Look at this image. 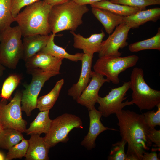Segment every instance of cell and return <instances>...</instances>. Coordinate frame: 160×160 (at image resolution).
Here are the masks:
<instances>
[{
	"instance_id": "cell-1",
	"label": "cell",
	"mask_w": 160,
	"mask_h": 160,
	"mask_svg": "<svg viewBox=\"0 0 160 160\" xmlns=\"http://www.w3.org/2000/svg\"><path fill=\"white\" fill-rule=\"evenodd\" d=\"M115 114L121 140L128 144L126 160H142L144 152L150 149L152 143L148 137L149 127L143 114L122 109Z\"/></svg>"
},
{
	"instance_id": "cell-2",
	"label": "cell",
	"mask_w": 160,
	"mask_h": 160,
	"mask_svg": "<svg viewBox=\"0 0 160 160\" xmlns=\"http://www.w3.org/2000/svg\"><path fill=\"white\" fill-rule=\"evenodd\" d=\"M52 6L43 1L27 6L14 18L23 37L36 34L48 35L50 33L48 17Z\"/></svg>"
},
{
	"instance_id": "cell-3",
	"label": "cell",
	"mask_w": 160,
	"mask_h": 160,
	"mask_svg": "<svg viewBox=\"0 0 160 160\" xmlns=\"http://www.w3.org/2000/svg\"><path fill=\"white\" fill-rule=\"evenodd\" d=\"M89 10L87 5L71 0L52 6L48 17L51 32L56 34L64 30L76 31L83 23V17Z\"/></svg>"
},
{
	"instance_id": "cell-4",
	"label": "cell",
	"mask_w": 160,
	"mask_h": 160,
	"mask_svg": "<svg viewBox=\"0 0 160 160\" xmlns=\"http://www.w3.org/2000/svg\"><path fill=\"white\" fill-rule=\"evenodd\" d=\"M22 36L18 25L10 26L0 31V63L4 66L15 69L22 59Z\"/></svg>"
},
{
	"instance_id": "cell-5",
	"label": "cell",
	"mask_w": 160,
	"mask_h": 160,
	"mask_svg": "<svg viewBox=\"0 0 160 160\" xmlns=\"http://www.w3.org/2000/svg\"><path fill=\"white\" fill-rule=\"evenodd\" d=\"M129 81L130 88L132 91L131 101L140 110H151L160 103V91L153 89L147 84L142 69L134 68Z\"/></svg>"
},
{
	"instance_id": "cell-6",
	"label": "cell",
	"mask_w": 160,
	"mask_h": 160,
	"mask_svg": "<svg viewBox=\"0 0 160 160\" xmlns=\"http://www.w3.org/2000/svg\"><path fill=\"white\" fill-rule=\"evenodd\" d=\"M138 60L139 57L135 55L124 57L105 56L99 57L93 68L94 72L105 76L110 82L117 84L119 82V74L135 66Z\"/></svg>"
},
{
	"instance_id": "cell-7",
	"label": "cell",
	"mask_w": 160,
	"mask_h": 160,
	"mask_svg": "<svg viewBox=\"0 0 160 160\" xmlns=\"http://www.w3.org/2000/svg\"><path fill=\"white\" fill-rule=\"evenodd\" d=\"M75 128H83L80 118L71 114H63L52 120L44 137L45 141L50 148L60 142L66 143L69 140L68 134Z\"/></svg>"
},
{
	"instance_id": "cell-8",
	"label": "cell",
	"mask_w": 160,
	"mask_h": 160,
	"mask_svg": "<svg viewBox=\"0 0 160 160\" xmlns=\"http://www.w3.org/2000/svg\"><path fill=\"white\" fill-rule=\"evenodd\" d=\"M22 92L17 90L8 104L6 100L0 101V121L4 129H13L25 133L27 122L22 117Z\"/></svg>"
},
{
	"instance_id": "cell-9",
	"label": "cell",
	"mask_w": 160,
	"mask_h": 160,
	"mask_svg": "<svg viewBox=\"0 0 160 160\" xmlns=\"http://www.w3.org/2000/svg\"><path fill=\"white\" fill-rule=\"evenodd\" d=\"M129 89L130 81L124 82L121 86L112 89L105 96H99L97 103L99 105L98 110L103 116L106 117L116 114L125 106L133 105L128 100L123 102L126 99L125 96Z\"/></svg>"
},
{
	"instance_id": "cell-10",
	"label": "cell",
	"mask_w": 160,
	"mask_h": 160,
	"mask_svg": "<svg viewBox=\"0 0 160 160\" xmlns=\"http://www.w3.org/2000/svg\"><path fill=\"white\" fill-rule=\"evenodd\" d=\"M56 75L53 73L43 72L32 75V79L29 84H24L25 89L22 92L21 110L28 116L36 108L38 95L45 82Z\"/></svg>"
},
{
	"instance_id": "cell-11",
	"label": "cell",
	"mask_w": 160,
	"mask_h": 160,
	"mask_svg": "<svg viewBox=\"0 0 160 160\" xmlns=\"http://www.w3.org/2000/svg\"><path fill=\"white\" fill-rule=\"evenodd\" d=\"M130 29L123 22L116 27L108 38L102 41L98 52L99 57L107 55L121 56V53L119 49L128 45L127 40Z\"/></svg>"
},
{
	"instance_id": "cell-12",
	"label": "cell",
	"mask_w": 160,
	"mask_h": 160,
	"mask_svg": "<svg viewBox=\"0 0 160 160\" xmlns=\"http://www.w3.org/2000/svg\"><path fill=\"white\" fill-rule=\"evenodd\" d=\"M63 59L40 51L25 61L27 73L31 75L43 72L59 74Z\"/></svg>"
},
{
	"instance_id": "cell-13",
	"label": "cell",
	"mask_w": 160,
	"mask_h": 160,
	"mask_svg": "<svg viewBox=\"0 0 160 160\" xmlns=\"http://www.w3.org/2000/svg\"><path fill=\"white\" fill-rule=\"evenodd\" d=\"M91 76L89 83L76 100L77 103L85 106L88 110L95 107L99 96V91L103 84L110 82L103 76L94 71H92Z\"/></svg>"
},
{
	"instance_id": "cell-14",
	"label": "cell",
	"mask_w": 160,
	"mask_h": 160,
	"mask_svg": "<svg viewBox=\"0 0 160 160\" xmlns=\"http://www.w3.org/2000/svg\"><path fill=\"white\" fill-rule=\"evenodd\" d=\"M88 111L89 119V130L87 134L81 142V144L87 149L90 150L95 147V140L101 133L108 130H118L105 127L101 121L102 114L95 107Z\"/></svg>"
},
{
	"instance_id": "cell-15",
	"label": "cell",
	"mask_w": 160,
	"mask_h": 160,
	"mask_svg": "<svg viewBox=\"0 0 160 160\" xmlns=\"http://www.w3.org/2000/svg\"><path fill=\"white\" fill-rule=\"evenodd\" d=\"M93 57V55L83 53L81 61V72L79 80L68 91V95L74 100H76L79 97L90 80Z\"/></svg>"
},
{
	"instance_id": "cell-16",
	"label": "cell",
	"mask_w": 160,
	"mask_h": 160,
	"mask_svg": "<svg viewBox=\"0 0 160 160\" xmlns=\"http://www.w3.org/2000/svg\"><path fill=\"white\" fill-rule=\"evenodd\" d=\"M70 33L73 36L74 47L82 49L84 53L91 55L98 52L103 39L105 36L102 30L100 33L92 34L87 38L79 33H76L74 31H70Z\"/></svg>"
},
{
	"instance_id": "cell-17",
	"label": "cell",
	"mask_w": 160,
	"mask_h": 160,
	"mask_svg": "<svg viewBox=\"0 0 160 160\" xmlns=\"http://www.w3.org/2000/svg\"><path fill=\"white\" fill-rule=\"evenodd\" d=\"M28 146L25 156L27 160H48L50 148L46 143L44 137L40 135H31L28 140Z\"/></svg>"
},
{
	"instance_id": "cell-18",
	"label": "cell",
	"mask_w": 160,
	"mask_h": 160,
	"mask_svg": "<svg viewBox=\"0 0 160 160\" xmlns=\"http://www.w3.org/2000/svg\"><path fill=\"white\" fill-rule=\"evenodd\" d=\"M51 35L36 34L23 37L22 59L25 62L41 51L49 41Z\"/></svg>"
},
{
	"instance_id": "cell-19",
	"label": "cell",
	"mask_w": 160,
	"mask_h": 160,
	"mask_svg": "<svg viewBox=\"0 0 160 160\" xmlns=\"http://www.w3.org/2000/svg\"><path fill=\"white\" fill-rule=\"evenodd\" d=\"M160 17V8L156 7L142 10L130 15L124 16L123 22L131 28H135L148 21L156 22Z\"/></svg>"
},
{
	"instance_id": "cell-20",
	"label": "cell",
	"mask_w": 160,
	"mask_h": 160,
	"mask_svg": "<svg viewBox=\"0 0 160 160\" xmlns=\"http://www.w3.org/2000/svg\"><path fill=\"white\" fill-rule=\"evenodd\" d=\"M92 12L103 26L106 32L111 33L115 27L123 23V16L104 9L92 7Z\"/></svg>"
},
{
	"instance_id": "cell-21",
	"label": "cell",
	"mask_w": 160,
	"mask_h": 160,
	"mask_svg": "<svg viewBox=\"0 0 160 160\" xmlns=\"http://www.w3.org/2000/svg\"><path fill=\"white\" fill-rule=\"evenodd\" d=\"M55 36V34H51L49 41L40 51L58 58L66 59L72 61H81L83 53H77L74 55L68 53L64 48L55 44L54 40Z\"/></svg>"
},
{
	"instance_id": "cell-22",
	"label": "cell",
	"mask_w": 160,
	"mask_h": 160,
	"mask_svg": "<svg viewBox=\"0 0 160 160\" xmlns=\"http://www.w3.org/2000/svg\"><path fill=\"white\" fill-rule=\"evenodd\" d=\"M49 110L41 111L34 120L30 123L25 133L27 135L33 134L40 135L47 134L50 127L52 121L49 116Z\"/></svg>"
},
{
	"instance_id": "cell-23",
	"label": "cell",
	"mask_w": 160,
	"mask_h": 160,
	"mask_svg": "<svg viewBox=\"0 0 160 160\" xmlns=\"http://www.w3.org/2000/svg\"><path fill=\"white\" fill-rule=\"evenodd\" d=\"M64 82L63 79L58 81L49 93L38 98L36 108L40 111L49 110L51 109L59 96Z\"/></svg>"
},
{
	"instance_id": "cell-24",
	"label": "cell",
	"mask_w": 160,
	"mask_h": 160,
	"mask_svg": "<svg viewBox=\"0 0 160 160\" xmlns=\"http://www.w3.org/2000/svg\"><path fill=\"white\" fill-rule=\"evenodd\" d=\"M90 5L92 7L104 9L123 16L130 15L139 11L143 10L138 8L113 3L108 0L96 2Z\"/></svg>"
},
{
	"instance_id": "cell-25",
	"label": "cell",
	"mask_w": 160,
	"mask_h": 160,
	"mask_svg": "<svg viewBox=\"0 0 160 160\" xmlns=\"http://www.w3.org/2000/svg\"><path fill=\"white\" fill-rule=\"evenodd\" d=\"M22 133L11 128L4 129L0 134V147L8 150L23 138Z\"/></svg>"
},
{
	"instance_id": "cell-26",
	"label": "cell",
	"mask_w": 160,
	"mask_h": 160,
	"mask_svg": "<svg viewBox=\"0 0 160 160\" xmlns=\"http://www.w3.org/2000/svg\"><path fill=\"white\" fill-rule=\"evenodd\" d=\"M128 49L133 52L142 50L154 49L160 50V28H158L156 35L153 37L141 41L135 42L129 45Z\"/></svg>"
},
{
	"instance_id": "cell-27",
	"label": "cell",
	"mask_w": 160,
	"mask_h": 160,
	"mask_svg": "<svg viewBox=\"0 0 160 160\" xmlns=\"http://www.w3.org/2000/svg\"><path fill=\"white\" fill-rule=\"evenodd\" d=\"M12 0H0V31L15 22L11 12Z\"/></svg>"
},
{
	"instance_id": "cell-28",
	"label": "cell",
	"mask_w": 160,
	"mask_h": 160,
	"mask_svg": "<svg viewBox=\"0 0 160 160\" xmlns=\"http://www.w3.org/2000/svg\"><path fill=\"white\" fill-rule=\"evenodd\" d=\"M21 78L20 75L17 74H12L9 76L3 83L0 97L3 99L9 100L20 83Z\"/></svg>"
},
{
	"instance_id": "cell-29",
	"label": "cell",
	"mask_w": 160,
	"mask_h": 160,
	"mask_svg": "<svg viewBox=\"0 0 160 160\" xmlns=\"http://www.w3.org/2000/svg\"><path fill=\"white\" fill-rule=\"evenodd\" d=\"M28 146V140L24 138L18 143L8 150L5 157L6 160L21 159L25 157Z\"/></svg>"
},
{
	"instance_id": "cell-30",
	"label": "cell",
	"mask_w": 160,
	"mask_h": 160,
	"mask_svg": "<svg viewBox=\"0 0 160 160\" xmlns=\"http://www.w3.org/2000/svg\"><path fill=\"white\" fill-rule=\"evenodd\" d=\"M126 142L121 140L113 144L109 155L108 157V160H126V153L125 152Z\"/></svg>"
},
{
	"instance_id": "cell-31",
	"label": "cell",
	"mask_w": 160,
	"mask_h": 160,
	"mask_svg": "<svg viewBox=\"0 0 160 160\" xmlns=\"http://www.w3.org/2000/svg\"><path fill=\"white\" fill-rule=\"evenodd\" d=\"M113 3L145 9L146 7L153 5H159L160 2L154 0H110Z\"/></svg>"
},
{
	"instance_id": "cell-32",
	"label": "cell",
	"mask_w": 160,
	"mask_h": 160,
	"mask_svg": "<svg viewBox=\"0 0 160 160\" xmlns=\"http://www.w3.org/2000/svg\"><path fill=\"white\" fill-rule=\"evenodd\" d=\"M157 110L149 111L143 114L145 122L149 128L160 126V103L157 106Z\"/></svg>"
},
{
	"instance_id": "cell-33",
	"label": "cell",
	"mask_w": 160,
	"mask_h": 160,
	"mask_svg": "<svg viewBox=\"0 0 160 160\" xmlns=\"http://www.w3.org/2000/svg\"><path fill=\"white\" fill-rule=\"evenodd\" d=\"M41 0H12L11 12L15 18L23 7Z\"/></svg>"
},
{
	"instance_id": "cell-34",
	"label": "cell",
	"mask_w": 160,
	"mask_h": 160,
	"mask_svg": "<svg viewBox=\"0 0 160 160\" xmlns=\"http://www.w3.org/2000/svg\"><path fill=\"white\" fill-rule=\"evenodd\" d=\"M148 139L152 143H154V146L160 148V130L156 129L155 128H149L148 134Z\"/></svg>"
},
{
	"instance_id": "cell-35",
	"label": "cell",
	"mask_w": 160,
	"mask_h": 160,
	"mask_svg": "<svg viewBox=\"0 0 160 160\" xmlns=\"http://www.w3.org/2000/svg\"><path fill=\"white\" fill-rule=\"evenodd\" d=\"M156 152H151L150 153L145 151L144 152L142 160H159Z\"/></svg>"
},
{
	"instance_id": "cell-36",
	"label": "cell",
	"mask_w": 160,
	"mask_h": 160,
	"mask_svg": "<svg viewBox=\"0 0 160 160\" xmlns=\"http://www.w3.org/2000/svg\"><path fill=\"white\" fill-rule=\"evenodd\" d=\"M80 5L91 4L93 3L106 0H71Z\"/></svg>"
},
{
	"instance_id": "cell-37",
	"label": "cell",
	"mask_w": 160,
	"mask_h": 160,
	"mask_svg": "<svg viewBox=\"0 0 160 160\" xmlns=\"http://www.w3.org/2000/svg\"><path fill=\"white\" fill-rule=\"evenodd\" d=\"M68 0H44L46 3L52 6L61 4Z\"/></svg>"
},
{
	"instance_id": "cell-38",
	"label": "cell",
	"mask_w": 160,
	"mask_h": 160,
	"mask_svg": "<svg viewBox=\"0 0 160 160\" xmlns=\"http://www.w3.org/2000/svg\"><path fill=\"white\" fill-rule=\"evenodd\" d=\"M5 69V66H3L0 63V76H2L3 75L4 73V71ZM0 88L1 87L0 86Z\"/></svg>"
},
{
	"instance_id": "cell-39",
	"label": "cell",
	"mask_w": 160,
	"mask_h": 160,
	"mask_svg": "<svg viewBox=\"0 0 160 160\" xmlns=\"http://www.w3.org/2000/svg\"><path fill=\"white\" fill-rule=\"evenodd\" d=\"M5 160V157L0 152V160Z\"/></svg>"
},
{
	"instance_id": "cell-40",
	"label": "cell",
	"mask_w": 160,
	"mask_h": 160,
	"mask_svg": "<svg viewBox=\"0 0 160 160\" xmlns=\"http://www.w3.org/2000/svg\"><path fill=\"white\" fill-rule=\"evenodd\" d=\"M4 129L0 121V134L2 132Z\"/></svg>"
},
{
	"instance_id": "cell-41",
	"label": "cell",
	"mask_w": 160,
	"mask_h": 160,
	"mask_svg": "<svg viewBox=\"0 0 160 160\" xmlns=\"http://www.w3.org/2000/svg\"><path fill=\"white\" fill-rule=\"evenodd\" d=\"M154 0L157 1L158 2H160V0Z\"/></svg>"
}]
</instances>
